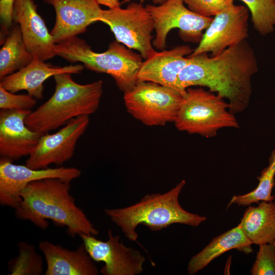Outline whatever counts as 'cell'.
<instances>
[{
  "label": "cell",
  "mask_w": 275,
  "mask_h": 275,
  "mask_svg": "<svg viewBox=\"0 0 275 275\" xmlns=\"http://www.w3.org/2000/svg\"><path fill=\"white\" fill-rule=\"evenodd\" d=\"M14 0H0L1 42L10 32L13 20V9Z\"/></svg>",
  "instance_id": "cell-29"
},
{
  "label": "cell",
  "mask_w": 275,
  "mask_h": 275,
  "mask_svg": "<svg viewBox=\"0 0 275 275\" xmlns=\"http://www.w3.org/2000/svg\"><path fill=\"white\" fill-rule=\"evenodd\" d=\"M183 0H167L159 6L147 5L145 7L150 14L156 32L153 46L163 50L167 37L173 29H178L180 36L185 41L200 42L203 31L210 25L212 17L198 15L186 8Z\"/></svg>",
  "instance_id": "cell-9"
},
{
  "label": "cell",
  "mask_w": 275,
  "mask_h": 275,
  "mask_svg": "<svg viewBox=\"0 0 275 275\" xmlns=\"http://www.w3.org/2000/svg\"><path fill=\"white\" fill-rule=\"evenodd\" d=\"M33 59L24 42L19 25L14 26L0 50V79L25 67Z\"/></svg>",
  "instance_id": "cell-22"
},
{
  "label": "cell",
  "mask_w": 275,
  "mask_h": 275,
  "mask_svg": "<svg viewBox=\"0 0 275 275\" xmlns=\"http://www.w3.org/2000/svg\"><path fill=\"white\" fill-rule=\"evenodd\" d=\"M174 123L179 131L207 138L223 128L239 127L226 100L202 87L186 89Z\"/></svg>",
  "instance_id": "cell-6"
},
{
  "label": "cell",
  "mask_w": 275,
  "mask_h": 275,
  "mask_svg": "<svg viewBox=\"0 0 275 275\" xmlns=\"http://www.w3.org/2000/svg\"><path fill=\"white\" fill-rule=\"evenodd\" d=\"M108 239L103 241L94 235H79L92 259L104 263L100 272L104 275H135L142 272L145 258L141 253L124 245L118 235H113L111 229L108 231Z\"/></svg>",
  "instance_id": "cell-13"
},
{
  "label": "cell",
  "mask_w": 275,
  "mask_h": 275,
  "mask_svg": "<svg viewBox=\"0 0 275 275\" xmlns=\"http://www.w3.org/2000/svg\"><path fill=\"white\" fill-rule=\"evenodd\" d=\"M256 260L251 270L252 275H275V242L259 245Z\"/></svg>",
  "instance_id": "cell-26"
},
{
  "label": "cell",
  "mask_w": 275,
  "mask_h": 275,
  "mask_svg": "<svg viewBox=\"0 0 275 275\" xmlns=\"http://www.w3.org/2000/svg\"><path fill=\"white\" fill-rule=\"evenodd\" d=\"M57 178L33 181L21 192V200L15 209L20 219L29 221L40 229L48 227V220L66 227L72 237L81 234L97 235L98 231L70 194V184Z\"/></svg>",
  "instance_id": "cell-2"
},
{
  "label": "cell",
  "mask_w": 275,
  "mask_h": 275,
  "mask_svg": "<svg viewBox=\"0 0 275 275\" xmlns=\"http://www.w3.org/2000/svg\"><path fill=\"white\" fill-rule=\"evenodd\" d=\"M56 56L71 62H80L87 69L111 75L120 90L126 92L138 81L143 63L142 57L117 41L108 45L101 53L93 51L86 41L77 36L70 38L55 46Z\"/></svg>",
  "instance_id": "cell-5"
},
{
  "label": "cell",
  "mask_w": 275,
  "mask_h": 275,
  "mask_svg": "<svg viewBox=\"0 0 275 275\" xmlns=\"http://www.w3.org/2000/svg\"><path fill=\"white\" fill-rule=\"evenodd\" d=\"M247 6L251 15L254 29L265 36L275 28V1L274 0H240Z\"/></svg>",
  "instance_id": "cell-24"
},
{
  "label": "cell",
  "mask_w": 275,
  "mask_h": 275,
  "mask_svg": "<svg viewBox=\"0 0 275 275\" xmlns=\"http://www.w3.org/2000/svg\"><path fill=\"white\" fill-rule=\"evenodd\" d=\"M275 1V0H274Z\"/></svg>",
  "instance_id": "cell-32"
},
{
  "label": "cell",
  "mask_w": 275,
  "mask_h": 275,
  "mask_svg": "<svg viewBox=\"0 0 275 275\" xmlns=\"http://www.w3.org/2000/svg\"><path fill=\"white\" fill-rule=\"evenodd\" d=\"M249 13L247 7L233 5L214 16L199 45L187 57L208 52H210V56H215L246 40L249 36Z\"/></svg>",
  "instance_id": "cell-10"
},
{
  "label": "cell",
  "mask_w": 275,
  "mask_h": 275,
  "mask_svg": "<svg viewBox=\"0 0 275 275\" xmlns=\"http://www.w3.org/2000/svg\"><path fill=\"white\" fill-rule=\"evenodd\" d=\"M181 180L174 187L164 194L146 195L139 202L125 208L105 209V214L119 226L125 236L136 241L135 231L140 224L152 231H159L174 224L198 226L206 217L189 212L180 205L179 196L185 185Z\"/></svg>",
  "instance_id": "cell-4"
},
{
  "label": "cell",
  "mask_w": 275,
  "mask_h": 275,
  "mask_svg": "<svg viewBox=\"0 0 275 275\" xmlns=\"http://www.w3.org/2000/svg\"><path fill=\"white\" fill-rule=\"evenodd\" d=\"M89 122V116H79L71 119L54 133L42 134L25 165L34 169H46L52 164L63 165L72 157L77 141Z\"/></svg>",
  "instance_id": "cell-11"
},
{
  "label": "cell",
  "mask_w": 275,
  "mask_h": 275,
  "mask_svg": "<svg viewBox=\"0 0 275 275\" xmlns=\"http://www.w3.org/2000/svg\"><path fill=\"white\" fill-rule=\"evenodd\" d=\"M84 68L82 64L57 67L41 60L33 59L25 67L1 79L0 86L14 93L25 90L28 94L40 100L43 97L44 82L49 77L62 73L78 74Z\"/></svg>",
  "instance_id": "cell-17"
},
{
  "label": "cell",
  "mask_w": 275,
  "mask_h": 275,
  "mask_svg": "<svg viewBox=\"0 0 275 275\" xmlns=\"http://www.w3.org/2000/svg\"><path fill=\"white\" fill-rule=\"evenodd\" d=\"M274 176L275 149L269 157L268 166L264 169L261 176L258 177L259 182L256 188L246 194L233 196L228 204L227 208L233 204L247 206L261 201H272L274 198L271 194L275 184Z\"/></svg>",
  "instance_id": "cell-23"
},
{
  "label": "cell",
  "mask_w": 275,
  "mask_h": 275,
  "mask_svg": "<svg viewBox=\"0 0 275 275\" xmlns=\"http://www.w3.org/2000/svg\"><path fill=\"white\" fill-rule=\"evenodd\" d=\"M56 12L50 34L56 44L76 36L91 24L99 21L102 9L94 0H44Z\"/></svg>",
  "instance_id": "cell-14"
},
{
  "label": "cell",
  "mask_w": 275,
  "mask_h": 275,
  "mask_svg": "<svg viewBox=\"0 0 275 275\" xmlns=\"http://www.w3.org/2000/svg\"><path fill=\"white\" fill-rule=\"evenodd\" d=\"M252 244L275 242V202L261 201L257 206L249 205L239 223Z\"/></svg>",
  "instance_id": "cell-21"
},
{
  "label": "cell",
  "mask_w": 275,
  "mask_h": 275,
  "mask_svg": "<svg viewBox=\"0 0 275 275\" xmlns=\"http://www.w3.org/2000/svg\"><path fill=\"white\" fill-rule=\"evenodd\" d=\"M252 244L239 224L236 227L214 237L201 251L192 257L188 263V273L190 275L196 273L213 260L232 249H237L246 254L252 253L253 251Z\"/></svg>",
  "instance_id": "cell-20"
},
{
  "label": "cell",
  "mask_w": 275,
  "mask_h": 275,
  "mask_svg": "<svg viewBox=\"0 0 275 275\" xmlns=\"http://www.w3.org/2000/svg\"><path fill=\"white\" fill-rule=\"evenodd\" d=\"M32 110L1 109L0 155L12 160L29 156L42 135L31 129L25 119Z\"/></svg>",
  "instance_id": "cell-16"
},
{
  "label": "cell",
  "mask_w": 275,
  "mask_h": 275,
  "mask_svg": "<svg viewBox=\"0 0 275 275\" xmlns=\"http://www.w3.org/2000/svg\"><path fill=\"white\" fill-rule=\"evenodd\" d=\"M99 21L109 26L117 42L136 50L145 60L156 51L151 42L154 21L142 4L132 3L126 9L103 10Z\"/></svg>",
  "instance_id": "cell-8"
},
{
  "label": "cell",
  "mask_w": 275,
  "mask_h": 275,
  "mask_svg": "<svg viewBox=\"0 0 275 275\" xmlns=\"http://www.w3.org/2000/svg\"><path fill=\"white\" fill-rule=\"evenodd\" d=\"M128 113L144 125L163 126L174 122L183 99L178 90L159 84L138 81L124 93Z\"/></svg>",
  "instance_id": "cell-7"
},
{
  "label": "cell",
  "mask_w": 275,
  "mask_h": 275,
  "mask_svg": "<svg viewBox=\"0 0 275 275\" xmlns=\"http://www.w3.org/2000/svg\"><path fill=\"white\" fill-rule=\"evenodd\" d=\"M71 73L53 76L52 95L28 116L26 125L41 135L66 125L71 119L89 116L98 109L103 92V81L84 85L75 82Z\"/></svg>",
  "instance_id": "cell-3"
},
{
  "label": "cell",
  "mask_w": 275,
  "mask_h": 275,
  "mask_svg": "<svg viewBox=\"0 0 275 275\" xmlns=\"http://www.w3.org/2000/svg\"><path fill=\"white\" fill-rule=\"evenodd\" d=\"M131 0H123L122 3H125L130 2ZM141 3H143L145 0H140ZM156 4H162L167 0H153Z\"/></svg>",
  "instance_id": "cell-31"
},
{
  "label": "cell",
  "mask_w": 275,
  "mask_h": 275,
  "mask_svg": "<svg viewBox=\"0 0 275 275\" xmlns=\"http://www.w3.org/2000/svg\"><path fill=\"white\" fill-rule=\"evenodd\" d=\"M189 58L176 84L183 96L189 87H205L224 98L232 114L241 113L248 108L253 92L252 79L258 65L254 50L246 40L215 56L203 53Z\"/></svg>",
  "instance_id": "cell-1"
},
{
  "label": "cell",
  "mask_w": 275,
  "mask_h": 275,
  "mask_svg": "<svg viewBox=\"0 0 275 275\" xmlns=\"http://www.w3.org/2000/svg\"><path fill=\"white\" fill-rule=\"evenodd\" d=\"M37 99L29 94H15L0 86V108L10 110H32Z\"/></svg>",
  "instance_id": "cell-28"
},
{
  "label": "cell",
  "mask_w": 275,
  "mask_h": 275,
  "mask_svg": "<svg viewBox=\"0 0 275 275\" xmlns=\"http://www.w3.org/2000/svg\"><path fill=\"white\" fill-rule=\"evenodd\" d=\"M188 9L206 17L215 16L234 5V0H183Z\"/></svg>",
  "instance_id": "cell-27"
},
{
  "label": "cell",
  "mask_w": 275,
  "mask_h": 275,
  "mask_svg": "<svg viewBox=\"0 0 275 275\" xmlns=\"http://www.w3.org/2000/svg\"><path fill=\"white\" fill-rule=\"evenodd\" d=\"M80 175V171L74 167L60 166L34 169L26 165L14 164L12 160L1 157L0 204L15 209L21 202V191L30 183L49 178H59L70 182Z\"/></svg>",
  "instance_id": "cell-12"
},
{
  "label": "cell",
  "mask_w": 275,
  "mask_h": 275,
  "mask_svg": "<svg viewBox=\"0 0 275 275\" xmlns=\"http://www.w3.org/2000/svg\"><path fill=\"white\" fill-rule=\"evenodd\" d=\"M193 50L189 46L183 45L168 50L156 51L143 62L138 81H152L178 90V75L190 61V58L185 56Z\"/></svg>",
  "instance_id": "cell-18"
},
{
  "label": "cell",
  "mask_w": 275,
  "mask_h": 275,
  "mask_svg": "<svg viewBox=\"0 0 275 275\" xmlns=\"http://www.w3.org/2000/svg\"><path fill=\"white\" fill-rule=\"evenodd\" d=\"M99 5H103L107 6L109 9L120 7L121 3L119 0H94Z\"/></svg>",
  "instance_id": "cell-30"
},
{
  "label": "cell",
  "mask_w": 275,
  "mask_h": 275,
  "mask_svg": "<svg viewBox=\"0 0 275 275\" xmlns=\"http://www.w3.org/2000/svg\"><path fill=\"white\" fill-rule=\"evenodd\" d=\"M40 250L46 262L45 275H97L98 268L84 244L75 250L45 240L40 242Z\"/></svg>",
  "instance_id": "cell-19"
},
{
  "label": "cell",
  "mask_w": 275,
  "mask_h": 275,
  "mask_svg": "<svg viewBox=\"0 0 275 275\" xmlns=\"http://www.w3.org/2000/svg\"><path fill=\"white\" fill-rule=\"evenodd\" d=\"M33 0H14L13 20L20 26L25 46L34 59L46 61L56 56V43Z\"/></svg>",
  "instance_id": "cell-15"
},
{
  "label": "cell",
  "mask_w": 275,
  "mask_h": 275,
  "mask_svg": "<svg viewBox=\"0 0 275 275\" xmlns=\"http://www.w3.org/2000/svg\"><path fill=\"white\" fill-rule=\"evenodd\" d=\"M18 256L11 260L9 271L11 275H38L43 272L42 258L34 246L24 242L18 244Z\"/></svg>",
  "instance_id": "cell-25"
}]
</instances>
